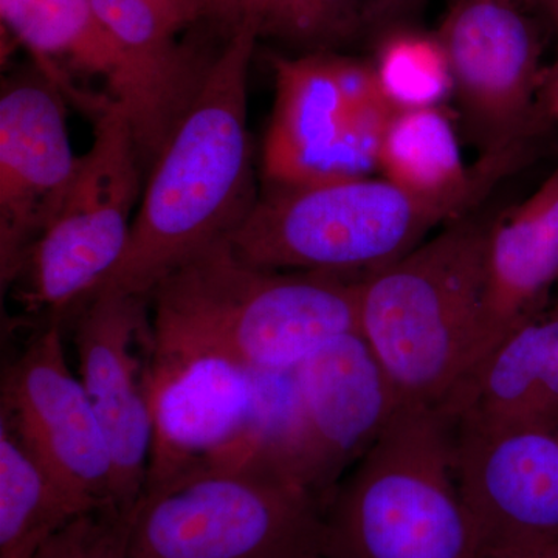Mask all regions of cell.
Instances as JSON below:
<instances>
[{"mask_svg": "<svg viewBox=\"0 0 558 558\" xmlns=\"http://www.w3.org/2000/svg\"><path fill=\"white\" fill-rule=\"evenodd\" d=\"M360 281L255 266L220 240L150 293L149 366L215 359L253 373H290L360 332Z\"/></svg>", "mask_w": 558, "mask_h": 558, "instance_id": "obj_1", "label": "cell"}, {"mask_svg": "<svg viewBox=\"0 0 558 558\" xmlns=\"http://www.w3.org/2000/svg\"><path fill=\"white\" fill-rule=\"evenodd\" d=\"M258 38V24L245 17L216 54L196 100L149 172L123 256L90 299L149 301L161 279L202 248L227 240L252 211L259 196L248 72Z\"/></svg>", "mask_w": 558, "mask_h": 558, "instance_id": "obj_2", "label": "cell"}, {"mask_svg": "<svg viewBox=\"0 0 558 558\" xmlns=\"http://www.w3.org/2000/svg\"><path fill=\"white\" fill-rule=\"evenodd\" d=\"M457 428L440 407L402 403L322 513L323 558H480L457 478Z\"/></svg>", "mask_w": 558, "mask_h": 558, "instance_id": "obj_3", "label": "cell"}, {"mask_svg": "<svg viewBox=\"0 0 558 558\" xmlns=\"http://www.w3.org/2000/svg\"><path fill=\"white\" fill-rule=\"evenodd\" d=\"M487 229L454 220L360 281V332L400 403L442 405L483 360Z\"/></svg>", "mask_w": 558, "mask_h": 558, "instance_id": "obj_4", "label": "cell"}, {"mask_svg": "<svg viewBox=\"0 0 558 558\" xmlns=\"http://www.w3.org/2000/svg\"><path fill=\"white\" fill-rule=\"evenodd\" d=\"M323 502L269 454L143 488L128 558H314Z\"/></svg>", "mask_w": 558, "mask_h": 558, "instance_id": "obj_5", "label": "cell"}, {"mask_svg": "<svg viewBox=\"0 0 558 558\" xmlns=\"http://www.w3.org/2000/svg\"><path fill=\"white\" fill-rule=\"evenodd\" d=\"M469 211L453 202L414 196L384 178L348 179L267 190L227 241L266 269L363 279Z\"/></svg>", "mask_w": 558, "mask_h": 558, "instance_id": "obj_6", "label": "cell"}, {"mask_svg": "<svg viewBox=\"0 0 558 558\" xmlns=\"http://www.w3.org/2000/svg\"><path fill=\"white\" fill-rule=\"evenodd\" d=\"M143 178L126 112L108 100L95 117L94 142L80 157L60 213L14 281L22 279L28 311L49 312L60 322L64 312L94 295L126 250Z\"/></svg>", "mask_w": 558, "mask_h": 558, "instance_id": "obj_7", "label": "cell"}, {"mask_svg": "<svg viewBox=\"0 0 558 558\" xmlns=\"http://www.w3.org/2000/svg\"><path fill=\"white\" fill-rule=\"evenodd\" d=\"M400 405L368 341L347 333L292 371L288 418L267 454L325 506Z\"/></svg>", "mask_w": 558, "mask_h": 558, "instance_id": "obj_8", "label": "cell"}, {"mask_svg": "<svg viewBox=\"0 0 558 558\" xmlns=\"http://www.w3.org/2000/svg\"><path fill=\"white\" fill-rule=\"evenodd\" d=\"M275 106L263 148L269 190L300 189L371 178L377 171L384 131L360 110L387 100L344 89L337 54L314 51L274 58Z\"/></svg>", "mask_w": 558, "mask_h": 558, "instance_id": "obj_9", "label": "cell"}, {"mask_svg": "<svg viewBox=\"0 0 558 558\" xmlns=\"http://www.w3.org/2000/svg\"><path fill=\"white\" fill-rule=\"evenodd\" d=\"M438 36L483 156L523 146L539 119L546 69L537 27L519 0H451Z\"/></svg>", "mask_w": 558, "mask_h": 558, "instance_id": "obj_10", "label": "cell"}, {"mask_svg": "<svg viewBox=\"0 0 558 558\" xmlns=\"http://www.w3.org/2000/svg\"><path fill=\"white\" fill-rule=\"evenodd\" d=\"M0 402V424L62 488L89 508L113 502L108 440L84 385L69 368L61 322H51L10 363Z\"/></svg>", "mask_w": 558, "mask_h": 558, "instance_id": "obj_11", "label": "cell"}, {"mask_svg": "<svg viewBox=\"0 0 558 558\" xmlns=\"http://www.w3.org/2000/svg\"><path fill=\"white\" fill-rule=\"evenodd\" d=\"M78 167L60 84L40 68L7 80L0 95L2 292L57 218Z\"/></svg>", "mask_w": 558, "mask_h": 558, "instance_id": "obj_12", "label": "cell"}, {"mask_svg": "<svg viewBox=\"0 0 558 558\" xmlns=\"http://www.w3.org/2000/svg\"><path fill=\"white\" fill-rule=\"evenodd\" d=\"M153 417L145 487L194 465L263 453L259 385L253 371L223 360L148 366Z\"/></svg>", "mask_w": 558, "mask_h": 558, "instance_id": "obj_13", "label": "cell"}, {"mask_svg": "<svg viewBox=\"0 0 558 558\" xmlns=\"http://www.w3.org/2000/svg\"><path fill=\"white\" fill-rule=\"evenodd\" d=\"M454 462L459 490L478 529L480 558L557 542L558 425L457 429Z\"/></svg>", "mask_w": 558, "mask_h": 558, "instance_id": "obj_14", "label": "cell"}, {"mask_svg": "<svg viewBox=\"0 0 558 558\" xmlns=\"http://www.w3.org/2000/svg\"><path fill=\"white\" fill-rule=\"evenodd\" d=\"M146 300L97 295L83 306L75 347L80 380L97 413L112 459V501L137 506L146 483L153 417L145 374L134 347L145 325Z\"/></svg>", "mask_w": 558, "mask_h": 558, "instance_id": "obj_15", "label": "cell"}, {"mask_svg": "<svg viewBox=\"0 0 558 558\" xmlns=\"http://www.w3.org/2000/svg\"><path fill=\"white\" fill-rule=\"evenodd\" d=\"M461 432L558 425V315L508 333L440 405Z\"/></svg>", "mask_w": 558, "mask_h": 558, "instance_id": "obj_16", "label": "cell"}, {"mask_svg": "<svg viewBox=\"0 0 558 558\" xmlns=\"http://www.w3.org/2000/svg\"><path fill=\"white\" fill-rule=\"evenodd\" d=\"M557 282L558 165L526 201L488 222L483 360L513 329L538 317Z\"/></svg>", "mask_w": 558, "mask_h": 558, "instance_id": "obj_17", "label": "cell"}, {"mask_svg": "<svg viewBox=\"0 0 558 558\" xmlns=\"http://www.w3.org/2000/svg\"><path fill=\"white\" fill-rule=\"evenodd\" d=\"M521 149L481 156L468 167L453 121L440 108L400 109L381 138V178L424 199L453 202L472 209L520 160Z\"/></svg>", "mask_w": 558, "mask_h": 558, "instance_id": "obj_18", "label": "cell"}, {"mask_svg": "<svg viewBox=\"0 0 558 558\" xmlns=\"http://www.w3.org/2000/svg\"><path fill=\"white\" fill-rule=\"evenodd\" d=\"M3 25L44 61L46 73L53 60L65 61L81 73L106 84L109 100L126 106L132 81L126 51L108 31L94 0H0ZM57 70V64H54Z\"/></svg>", "mask_w": 558, "mask_h": 558, "instance_id": "obj_19", "label": "cell"}, {"mask_svg": "<svg viewBox=\"0 0 558 558\" xmlns=\"http://www.w3.org/2000/svg\"><path fill=\"white\" fill-rule=\"evenodd\" d=\"M87 509L0 424V558H35L58 529Z\"/></svg>", "mask_w": 558, "mask_h": 558, "instance_id": "obj_20", "label": "cell"}, {"mask_svg": "<svg viewBox=\"0 0 558 558\" xmlns=\"http://www.w3.org/2000/svg\"><path fill=\"white\" fill-rule=\"evenodd\" d=\"M374 72L395 109L440 108L453 97V76L438 33L387 28L377 44Z\"/></svg>", "mask_w": 558, "mask_h": 558, "instance_id": "obj_21", "label": "cell"}, {"mask_svg": "<svg viewBox=\"0 0 558 558\" xmlns=\"http://www.w3.org/2000/svg\"><path fill=\"white\" fill-rule=\"evenodd\" d=\"M366 0H250L248 16L259 38H275L307 50L325 51L363 25Z\"/></svg>", "mask_w": 558, "mask_h": 558, "instance_id": "obj_22", "label": "cell"}, {"mask_svg": "<svg viewBox=\"0 0 558 558\" xmlns=\"http://www.w3.org/2000/svg\"><path fill=\"white\" fill-rule=\"evenodd\" d=\"M134 510L102 502L58 529L35 558H128Z\"/></svg>", "mask_w": 558, "mask_h": 558, "instance_id": "obj_23", "label": "cell"}, {"mask_svg": "<svg viewBox=\"0 0 558 558\" xmlns=\"http://www.w3.org/2000/svg\"><path fill=\"white\" fill-rule=\"evenodd\" d=\"M425 0H366L363 25H371L377 31L398 27L416 13Z\"/></svg>", "mask_w": 558, "mask_h": 558, "instance_id": "obj_24", "label": "cell"}, {"mask_svg": "<svg viewBox=\"0 0 558 558\" xmlns=\"http://www.w3.org/2000/svg\"><path fill=\"white\" fill-rule=\"evenodd\" d=\"M207 20L226 28L229 35L248 16L250 0H205Z\"/></svg>", "mask_w": 558, "mask_h": 558, "instance_id": "obj_25", "label": "cell"}, {"mask_svg": "<svg viewBox=\"0 0 558 558\" xmlns=\"http://www.w3.org/2000/svg\"><path fill=\"white\" fill-rule=\"evenodd\" d=\"M538 116L558 121V61L545 70L538 95Z\"/></svg>", "mask_w": 558, "mask_h": 558, "instance_id": "obj_26", "label": "cell"}, {"mask_svg": "<svg viewBox=\"0 0 558 558\" xmlns=\"http://www.w3.org/2000/svg\"><path fill=\"white\" fill-rule=\"evenodd\" d=\"M157 2L170 7L189 25L207 20V3H205V0H157Z\"/></svg>", "mask_w": 558, "mask_h": 558, "instance_id": "obj_27", "label": "cell"}, {"mask_svg": "<svg viewBox=\"0 0 558 558\" xmlns=\"http://www.w3.org/2000/svg\"><path fill=\"white\" fill-rule=\"evenodd\" d=\"M484 558H558L557 542L537 543V545L523 546V548L495 554Z\"/></svg>", "mask_w": 558, "mask_h": 558, "instance_id": "obj_28", "label": "cell"}, {"mask_svg": "<svg viewBox=\"0 0 558 558\" xmlns=\"http://www.w3.org/2000/svg\"><path fill=\"white\" fill-rule=\"evenodd\" d=\"M538 2L543 3L549 10L550 16H553L554 25H556L558 53V0H538Z\"/></svg>", "mask_w": 558, "mask_h": 558, "instance_id": "obj_29", "label": "cell"}, {"mask_svg": "<svg viewBox=\"0 0 558 558\" xmlns=\"http://www.w3.org/2000/svg\"><path fill=\"white\" fill-rule=\"evenodd\" d=\"M556 289H557V299H556V304H554V310H553V311H550V312H553V314L558 315V282H557Z\"/></svg>", "mask_w": 558, "mask_h": 558, "instance_id": "obj_30", "label": "cell"}, {"mask_svg": "<svg viewBox=\"0 0 558 558\" xmlns=\"http://www.w3.org/2000/svg\"><path fill=\"white\" fill-rule=\"evenodd\" d=\"M314 558H323V557H314Z\"/></svg>", "mask_w": 558, "mask_h": 558, "instance_id": "obj_31", "label": "cell"}]
</instances>
